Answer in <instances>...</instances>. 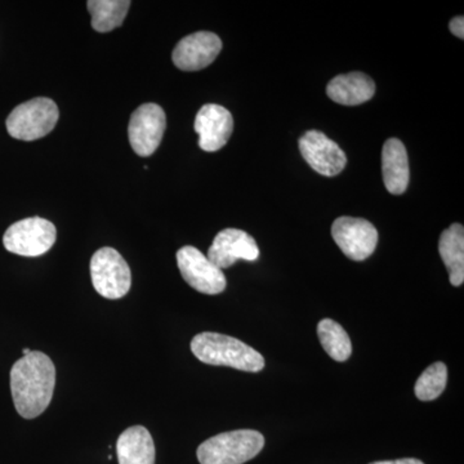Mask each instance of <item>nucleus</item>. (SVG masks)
Segmentation results:
<instances>
[{
    "label": "nucleus",
    "mask_w": 464,
    "mask_h": 464,
    "mask_svg": "<svg viewBox=\"0 0 464 464\" xmlns=\"http://www.w3.org/2000/svg\"><path fill=\"white\" fill-rule=\"evenodd\" d=\"M132 3L130 0H90L88 11L92 27L99 33H109L121 26Z\"/></svg>",
    "instance_id": "a211bd4d"
},
{
    "label": "nucleus",
    "mask_w": 464,
    "mask_h": 464,
    "mask_svg": "<svg viewBox=\"0 0 464 464\" xmlns=\"http://www.w3.org/2000/svg\"><path fill=\"white\" fill-rule=\"evenodd\" d=\"M447 382V365L444 362H435V364L430 365L418 378L414 387L415 396L420 401H432L444 392Z\"/></svg>",
    "instance_id": "aec40b11"
},
{
    "label": "nucleus",
    "mask_w": 464,
    "mask_h": 464,
    "mask_svg": "<svg viewBox=\"0 0 464 464\" xmlns=\"http://www.w3.org/2000/svg\"><path fill=\"white\" fill-rule=\"evenodd\" d=\"M222 51V41L215 33L199 32L185 36L174 48V65L182 72L206 69Z\"/></svg>",
    "instance_id": "f8f14e48"
},
{
    "label": "nucleus",
    "mask_w": 464,
    "mask_h": 464,
    "mask_svg": "<svg viewBox=\"0 0 464 464\" xmlns=\"http://www.w3.org/2000/svg\"><path fill=\"white\" fill-rule=\"evenodd\" d=\"M450 32L459 39L464 38V18L463 16L454 17L453 20L449 24Z\"/></svg>",
    "instance_id": "412c9836"
},
{
    "label": "nucleus",
    "mask_w": 464,
    "mask_h": 464,
    "mask_svg": "<svg viewBox=\"0 0 464 464\" xmlns=\"http://www.w3.org/2000/svg\"><path fill=\"white\" fill-rule=\"evenodd\" d=\"M119 464H155V445L151 433L142 426L125 430L116 442Z\"/></svg>",
    "instance_id": "dca6fc26"
},
{
    "label": "nucleus",
    "mask_w": 464,
    "mask_h": 464,
    "mask_svg": "<svg viewBox=\"0 0 464 464\" xmlns=\"http://www.w3.org/2000/svg\"><path fill=\"white\" fill-rule=\"evenodd\" d=\"M332 237L343 255L353 261H364L377 248V228L366 219L340 217L332 226Z\"/></svg>",
    "instance_id": "1a4fd4ad"
},
{
    "label": "nucleus",
    "mask_w": 464,
    "mask_h": 464,
    "mask_svg": "<svg viewBox=\"0 0 464 464\" xmlns=\"http://www.w3.org/2000/svg\"><path fill=\"white\" fill-rule=\"evenodd\" d=\"M195 132L199 134V146L207 152L218 151L230 140L234 119L224 106L208 103L195 118Z\"/></svg>",
    "instance_id": "ddd939ff"
},
{
    "label": "nucleus",
    "mask_w": 464,
    "mask_h": 464,
    "mask_svg": "<svg viewBox=\"0 0 464 464\" xmlns=\"http://www.w3.org/2000/svg\"><path fill=\"white\" fill-rule=\"evenodd\" d=\"M265 447V438L255 430H237L219 433L198 448L200 464H244L257 457Z\"/></svg>",
    "instance_id": "7ed1b4c3"
},
{
    "label": "nucleus",
    "mask_w": 464,
    "mask_h": 464,
    "mask_svg": "<svg viewBox=\"0 0 464 464\" xmlns=\"http://www.w3.org/2000/svg\"><path fill=\"white\" fill-rule=\"evenodd\" d=\"M439 252L447 266L451 285L459 286L464 282V228L454 224L442 232Z\"/></svg>",
    "instance_id": "f3484780"
},
{
    "label": "nucleus",
    "mask_w": 464,
    "mask_h": 464,
    "mask_svg": "<svg viewBox=\"0 0 464 464\" xmlns=\"http://www.w3.org/2000/svg\"><path fill=\"white\" fill-rule=\"evenodd\" d=\"M320 343L335 362H346L353 353V343L346 331L332 319H324L317 325Z\"/></svg>",
    "instance_id": "6ab92c4d"
},
{
    "label": "nucleus",
    "mask_w": 464,
    "mask_h": 464,
    "mask_svg": "<svg viewBox=\"0 0 464 464\" xmlns=\"http://www.w3.org/2000/svg\"><path fill=\"white\" fill-rule=\"evenodd\" d=\"M91 277L93 288L108 299L123 298L130 292L132 274L127 261L114 248L105 246L91 259Z\"/></svg>",
    "instance_id": "39448f33"
},
{
    "label": "nucleus",
    "mask_w": 464,
    "mask_h": 464,
    "mask_svg": "<svg viewBox=\"0 0 464 464\" xmlns=\"http://www.w3.org/2000/svg\"><path fill=\"white\" fill-rule=\"evenodd\" d=\"M371 464H424L422 460L415 459V458H402V459L396 460H380V462H373Z\"/></svg>",
    "instance_id": "4be33fe9"
},
{
    "label": "nucleus",
    "mask_w": 464,
    "mask_h": 464,
    "mask_svg": "<svg viewBox=\"0 0 464 464\" xmlns=\"http://www.w3.org/2000/svg\"><path fill=\"white\" fill-rule=\"evenodd\" d=\"M56 239V226L41 217H32L12 225L3 237V244L14 255L39 257L54 246Z\"/></svg>",
    "instance_id": "423d86ee"
},
{
    "label": "nucleus",
    "mask_w": 464,
    "mask_h": 464,
    "mask_svg": "<svg viewBox=\"0 0 464 464\" xmlns=\"http://www.w3.org/2000/svg\"><path fill=\"white\" fill-rule=\"evenodd\" d=\"M167 128V116L157 103H145L134 110L128 125L133 151L146 158L157 151Z\"/></svg>",
    "instance_id": "0eeeda50"
},
{
    "label": "nucleus",
    "mask_w": 464,
    "mask_h": 464,
    "mask_svg": "<svg viewBox=\"0 0 464 464\" xmlns=\"http://www.w3.org/2000/svg\"><path fill=\"white\" fill-rule=\"evenodd\" d=\"M208 259L217 267H231L239 259L255 262L259 257V248L256 240L243 230L226 228L217 234L212 246L208 250Z\"/></svg>",
    "instance_id": "9b49d317"
},
{
    "label": "nucleus",
    "mask_w": 464,
    "mask_h": 464,
    "mask_svg": "<svg viewBox=\"0 0 464 464\" xmlns=\"http://www.w3.org/2000/svg\"><path fill=\"white\" fill-rule=\"evenodd\" d=\"M191 351L198 360L208 365L228 366L249 373H258L265 368L264 356L258 351L219 333L206 332L195 335Z\"/></svg>",
    "instance_id": "f03ea898"
},
{
    "label": "nucleus",
    "mask_w": 464,
    "mask_h": 464,
    "mask_svg": "<svg viewBox=\"0 0 464 464\" xmlns=\"http://www.w3.org/2000/svg\"><path fill=\"white\" fill-rule=\"evenodd\" d=\"M54 386L56 368L41 351H32L12 366V398L17 413L25 420H34L45 411L51 404Z\"/></svg>",
    "instance_id": "f257e3e1"
},
{
    "label": "nucleus",
    "mask_w": 464,
    "mask_h": 464,
    "mask_svg": "<svg viewBox=\"0 0 464 464\" xmlns=\"http://www.w3.org/2000/svg\"><path fill=\"white\" fill-rule=\"evenodd\" d=\"M299 150L308 166L325 177L338 176L347 164V157L338 143L319 130H308L299 140Z\"/></svg>",
    "instance_id": "9d476101"
},
{
    "label": "nucleus",
    "mask_w": 464,
    "mask_h": 464,
    "mask_svg": "<svg viewBox=\"0 0 464 464\" xmlns=\"http://www.w3.org/2000/svg\"><path fill=\"white\" fill-rule=\"evenodd\" d=\"M382 173L387 191L392 195L404 194L411 179L408 152L398 139L387 140L382 150Z\"/></svg>",
    "instance_id": "4468645a"
},
{
    "label": "nucleus",
    "mask_w": 464,
    "mask_h": 464,
    "mask_svg": "<svg viewBox=\"0 0 464 464\" xmlns=\"http://www.w3.org/2000/svg\"><path fill=\"white\" fill-rule=\"evenodd\" d=\"M177 265L185 282L203 293L216 295L226 289V277L206 255L195 246H186L177 252Z\"/></svg>",
    "instance_id": "6e6552de"
},
{
    "label": "nucleus",
    "mask_w": 464,
    "mask_h": 464,
    "mask_svg": "<svg viewBox=\"0 0 464 464\" xmlns=\"http://www.w3.org/2000/svg\"><path fill=\"white\" fill-rule=\"evenodd\" d=\"M329 99L340 105L357 106L374 96L375 84L362 72H350L332 79L326 88Z\"/></svg>",
    "instance_id": "2eb2a0df"
},
{
    "label": "nucleus",
    "mask_w": 464,
    "mask_h": 464,
    "mask_svg": "<svg viewBox=\"0 0 464 464\" xmlns=\"http://www.w3.org/2000/svg\"><path fill=\"white\" fill-rule=\"evenodd\" d=\"M30 353H32V350H29V348H24V350H23L24 356L29 355Z\"/></svg>",
    "instance_id": "5701e85b"
},
{
    "label": "nucleus",
    "mask_w": 464,
    "mask_h": 464,
    "mask_svg": "<svg viewBox=\"0 0 464 464\" xmlns=\"http://www.w3.org/2000/svg\"><path fill=\"white\" fill-rule=\"evenodd\" d=\"M60 111L56 102L47 97H36L21 103L9 114L5 125L9 136L21 141H35L56 127Z\"/></svg>",
    "instance_id": "20e7f679"
}]
</instances>
